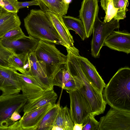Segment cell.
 Listing matches in <instances>:
<instances>
[{"instance_id":"6da1fadb","label":"cell","mask_w":130,"mask_h":130,"mask_svg":"<svg viewBox=\"0 0 130 130\" xmlns=\"http://www.w3.org/2000/svg\"><path fill=\"white\" fill-rule=\"evenodd\" d=\"M104 98L111 107L130 112V68H120L106 85Z\"/></svg>"},{"instance_id":"7a4b0ae2","label":"cell","mask_w":130,"mask_h":130,"mask_svg":"<svg viewBox=\"0 0 130 130\" xmlns=\"http://www.w3.org/2000/svg\"><path fill=\"white\" fill-rule=\"evenodd\" d=\"M67 60L65 66L71 75L79 77L83 84L79 90L88 102L91 114L94 116L104 112L106 103L101 93L93 85L83 66L77 59L76 52L67 50Z\"/></svg>"},{"instance_id":"3957f363","label":"cell","mask_w":130,"mask_h":130,"mask_svg":"<svg viewBox=\"0 0 130 130\" xmlns=\"http://www.w3.org/2000/svg\"><path fill=\"white\" fill-rule=\"evenodd\" d=\"M24 21L29 36L39 40L64 46L62 40L45 12L41 9H31Z\"/></svg>"},{"instance_id":"277c9868","label":"cell","mask_w":130,"mask_h":130,"mask_svg":"<svg viewBox=\"0 0 130 130\" xmlns=\"http://www.w3.org/2000/svg\"><path fill=\"white\" fill-rule=\"evenodd\" d=\"M34 53L37 60L44 63L47 76L53 82L56 74L66 63L67 55L61 52L55 45L40 40Z\"/></svg>"},{"instance_id":"5b68a950","label":"cell","mask_w":130,"mask_h":130,"mask_svg":"<svg viewBox=\"0 0 130 130\" xmlns=\"http://www.w3.org/2000/svg\"><path fill=\"white\" fill-rule=\"evenodd\" d=\"M27 101L26 98L19 93L0 95V130H8L14 123L9 119L11 115L15 111L21 112Z\"/></svg>"},{"instance_id":"8992f818","label":"cell","mask_w":130,"mask_h":130,"mask_svg":"<svg viewBox=\"0 0 130 130\" xmlns=\"http://www.w3.org/2000/svg\"><path fill=\"white\" fill-rule=\"evenodd\" d=\"M119 27V22L113 18L105 22L101 21L98 16L96 18L93 26L91 42V54L93 57L95 58L100 57V50L104 46L105 40L114 29Z\"/></svg>"},{"instance_id":"52a82bcc","label":"cell","mask_w":130,"mask_h":130,"mask_svg":"<svg viewBox=\"0 0 130 130\" xmlns=\"http://www.w3.org/2000/svg\"><path fill=\"white\" fill-rule=\"evenodd\" d=\"M99 122L98 130H130V112L111 107Z\"/></svg>"},{"instance_id":"ba28073f","label":"cell","mask_w":130,"mask_h":130,"mask_svg":"<svg viewBox=\"0 0 130 130\" xmlns=\"http://www.w3.org/2000/svg\"><path fill=\"white\" fill-rule=\"evenodd\" d=\"M25 70V73L32 77L46 90L53 89V82L47 76L44 63L37 60L34 52L27 55Z\"/></svg>"},{"instance_id":"9c48e42d","label":"cell","mask_w":130,"mask_h":130,"mask_svg":"<svg viewBox=\"0 0 130 130\" xmlns=\"http://www.w3.org/2000/svg\"><path fill=\"white\" fill-rule=\"evenodd\" d=\"M70 99V110L74 123H83L91 113V107L84 95L79 90L68 91Z\"/></svg>"},{"instance_id":"30bf717a","label":"cell","mask_w":130,"mask_h":130,"mask_svg":"<svg viewBox=\"0 0 130 130\" xmlns=\"http://www.w3.org/2000/svg\"><path fill=\"white\" fill-rule=\"evenodd\" d=\"M98 0H83L79 11V18L82 22L85 31L86 38L92 34L93 26L98 16Z\"/></svg>"},{"instance_id":"8fae6325","label":"cell","mask_w":130,"mask_h":130,"mask_svg":"<svg viewBox=\"0 0 130 130\" xmlns=\"http://www.w3.org/2000/svg\"><path fill=\"white\" fill-rule=\"evenodd\" d=\"M15 69L0 66V90L3 95L19 93L21 88Z\"/></svg>"},{"instance_id":"7c38bea8","label":"cell","mask_w":130,"mask_h":130,"mask_svg":"<svg viewBox=\"0 0 130 130\" xmlns=\"http://www.w3.org/2000/svg\"><path fill=\"white\" fill-rule=\"evenodd\" d=\"M19 80L22 94L29 101L43 95L46 90L31 76L26 73L16 72Z\"/></svg>"},{"instance_id":"4fadbf2b","label":"cell","mask_w":130,"mask_h":130,"mask_svg":"<svg viewBox=\"0 0 130 130\" xmlns=\"http://www.w3.org/2000/svg\"><path fill=\"white\" fill-rule=\"evenodd\" d=\"M55 105L48 103L37 108L24 112L23 116L18 121L20 130H36L44 116Z\"/></svg>"},{"instance_id":"5bb4252c","label":"cell","mask_w":130,"mask_h":130,"mask_svg":"<svg viewBox=\"0 0 130 130\" xmlns=\"http://www.w3.org/2000/svg\"><path fill=\"white\" fill-rule=\"evenodd\" d=\"M104 46L128 54L130 53V34L125 30H113L105 40Z\"/></svg>"},{"instance_id":"9a60e30c","label":"cell","mask_w":130,"mask_h":130,"mask_svg":"<svg viewBox=\"0 0 130 130\" xmlns=\"http://www.w3.org/2000/svg\"><path fill=\"white\" fill-rule=\"evenodd\" d=\"M45 12L62 40L64 43V46L66 48L67 50L71 51H76L77 49L74 46V41L73 37L65 25L62 17L49 12Z\"/></svg>"},{"instance_id":"2e32d148","label":"cell","mask_w":130,"mask_h":130,"mask_svg":"<svg viewBox=\"0 0 130 130\" xmlns=\"http://www.w3.org/2000/svg\"><path fill=\"white\" fill-rule=\"evenodd\" d=\"M3 45L6 47L18 53L29 54L34 52L39 40L30 36H25L17 40L8 41L0 40Z\"/></svg>"},{"instance_id":"e0dca14e","label":"cell","mask_w":130,"mask_h":130,"mask_svg":"<svg viewBox=\"0 0 130 130\" xmlns=\"http://www.w3.org/2000/svg\"><path fill=\"white\" fill-rule=\"evenodd\" d=\"M75 54L77 59L83 66L91 81L102 93L106 85L95 67L87 58L80 55L79 51L76 52Z\"/></svg>"},{"instance_id":"ac0fdd59","label":"cell","mask_w":130,"mask_h":130,"mask_svg":"<svg viewBox=\"0 0 130 130\" xmlns=\"http://www.w3.org/2000/svg\"><path fill=\"white\" fill-rule=\"evenodd\" d=\"M43 11L52 12L63 17L67 13L71 0H37Z\"/></svg>"},{"instance_id":"d6986e66","label":"cell","mask_w":130,"mask_h":130,"mask_svg":"<svg viewBox=\"0 0 130 130\" xmlns=\"http://www.w3.org/2000/svg\"><path fill=\"white\" fill-rule=\"evenodd\" d=\"M21 23L17 13L8 12L0 6V39L10 30L20 27Z\"/></svg>"},{"instance_id":"ffe728a7","label":"cell","mask_w":130,"mask_h":130,"mask_svg":"<svg viewBox=\"0 0 130 130\" xmlns=\"http://www.w3.org/2000/svg\"><path fill=\"white\" fill-rule=\"evenodd\" d=\"M58 96L53 89L45 92L43 95L34 99L27 101L23 110L24 112L42 107L48 103L55 105Z\"/></svg>"},{"instance_id":"44dd1931","label":"cell","mask_w":130,"mask_h":130,"mask_svg":"<svg viewBox=\"0 0 130 130\" xmlns=\"http://www.w3.org/2000/svg\"><path fill=\"white\" fill-rule=\"evenodd\" d=\"M74 125L70 109L67 106H60L54 125L59 126L64 130H73Z\"/></svg>"},{"instance_id":"7402d4cb","label":"cell","mask_w":130,"mask_h":130,"mask_svg":"<svg viewBox=\"0 0 130 130\" xmlns=\"http://www.w3.org/2000/svg\"><path fill=\"white\" fill-rule=\"evenodd\" d=\"M60 106L57 103L46 112L38 125L36 130H51Z\"/></svg>"},{"instance_id":"603a6c76","label":"cell","mask_w":130,"mask_h":130,"mask_svg":"<svg viewBox=\"0 0 130 130\" xmlns=\"http://www.w3.org/2000/svg\"><path fill=\"white\" fill-rule=\"evenodd\" d=\"M64 22L68 29L74 31L84 41L86 38L85 28L82 21L80 19L69 16H63Z\"/></svg>"},{"instance_id":"cb8c5ba5","label":"cell","mask_w":130,"mask_h":130,"mask_svg":"<svg viewBox=\"0 0 130 130\" xmlns=\"http://www.w3.org/2000/svg\"><path fill=\"white\" fill-rule=\"evenodd\" d=\"M28 54L23 53H17L14 52L9 59L10 68L15 69L21 73H25V67Z\"/></svg>"},{"instance_id":"d4e9b609","label":"cell","mask_w":130,"mask_h":130,"mask_svg":"<svg viewBox=\"0 0 130 130\" xmlns=\"http://www.w3.org/2000/svg\"><path fill=\"white\" fill-rule=\"evenodd\" d=\"M101 6L105 11L104 22H107L114 19L118 9L114 7L112 0H101Z\"/></svg>"},{"instance_id":"484cf974","label":"cell","mask_w":130,"mask_h":130,"mask_svg":"<svg viewBox=\"0 0 130 130\" xmlns=\"http://www.w3.org/2000/svg\"><path fill=\"white\" fill-rule=\"evenodd\" d=\"M114 7L118 9L114 19L118 22L126 18V13L128 10V0H112Z\"/></svg>"},{"instance_id":"4316f807","label":"cell","mask_w":130,"mask_h":130,"mask_svg":"<svg viewBox=\"0 0 130 130\" xmlns=\"http://www.w3.org/2000/svg\"><path fill=\"white\" fill-rule=\"evenodd\" d=\"M14 52L12 50L6 47L0 40V66L10 68L9 59Z\"/></svg>"},{"instance_id":"83f0119b","label":"cell","mask_w":130,"mask_h":130,"mask_svg":"<svg viewBox=\"0 0 130 130\" xmlns=\"http://www.w3.org/2000/svg\"><path fill=\"white\" fill-rule=\"evenodd\" d=\"M25 36L20 27L13 28L7 32L0 39L8 41L20 39Z\"/></svg>"},{"instance_id":"f1b7e54d","label":"cell","mask_w":130,"mask_h":130,"mask_svg":"<svg viewBox=\"0 0 130 130\" xmlns=\"http://www.w3.org/2000/svg\"><path fill=\"white\" fill-rule=\"evenodd\" d=\"M72 78L64 85L63 89L69 91L79 90L82 87L83 83L81 79L77 76L71 75Z\"/></svg>"},{"instance_id":"f546056e","label":"cell","mask_w":130,"mask_h":130,"mask_svg":"<svg viewBox=\"0 0 130 130\" xmlns=\"http://www.w3.org/2000/svg\"><path fill=\"white\" fill-rule=\"evenodd\" d=\"M90 113L83 122L82 130H98L99 122Z\"/></svg>"},{"instance_id":"4dcf8cb0","label":"cell","mask_w":130,"mask_h":130,"mask_svg":"<svg viewBox=\"0 0 130 130\" xmlns=\"http://www.w3.org/2000/svg\"><path fill=\"white\" fill-rule=\"evenodd\" d=\"M18 2L17 0H3L1 7L8 12L17 13Z\"/></svg>"},{"instance_id":"1f68e13d","label":"cell","mask_w":130,"mask_h":130,"mask_svg":"<svg viewBox=\"0 0 130 130\" xmlns=\"http://www.w3.org/2000/svg\"><path fill=\"white\" fill-rule=\"evenodd\" d=\"M17 5L19 9L29 6L33 5L39 6V4L37 0H32L30 1L25 2H18Z\"/></svg>"},{"instance_id":"d6a6232c","label":"cell","mask_w":130,"mask_h":130,"mask_svg":"<svg viewBox=\"0 0 130 130\" xmlns=\"http://www.w3.org/2000/svg\"><path fill=\"white\" fill-rule=\"evenodd\" d=\"M21 118V115L18 112L15 111L12 114L9 119L13 123L19 120Z\"/></svg>"},{"instance_id":"836d02e7","label":"cell","mask_w":130,"mask_h":130,"mask_svg":"<svg viewBox=\"0 0 130 130\" xmlns=\"http://www.w3.org/2000/svg\"><path fill=\"white\" fill-rule=\"evenodd\" d=\"M83 127V123L79 124L74 123L73 130H82Z\"/></svg>"},{"instance_id":"e575fe53","label":"cell","mask_w":130,"mask_h":130,"mask_svg":"<svg viewBox=\"0 0 130 130\" xmlns=\"http://www.w3.org/2000/svg\"><path fill=\"white\" fill-rule=\"evenodd\" d=\"M51 130H64V129L59 126L54 125L52 127Z\"/></svg>"},{"instance_id":"d590c367","label":"cell","mask_w":130,"mask_h":130,"mask_svg":"<svg viewBox=\"0 0 130 130\" xmlns=\"http://www.w3.org/2000/svg\"><path fill=\"white\" fill-rule=\"evenodd\" d=\"M2 1L3 0H0V6H2Z\"/></svg>"}]
</instances>
